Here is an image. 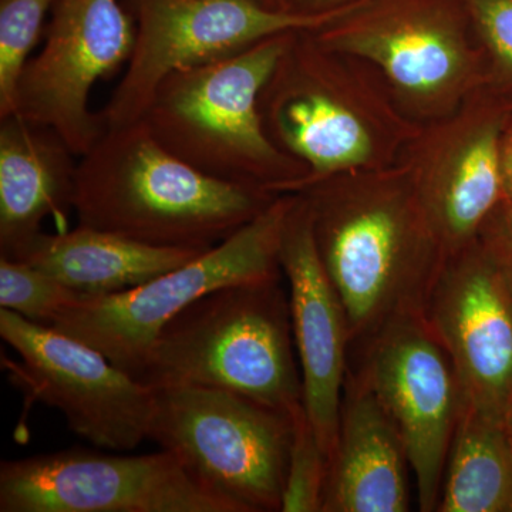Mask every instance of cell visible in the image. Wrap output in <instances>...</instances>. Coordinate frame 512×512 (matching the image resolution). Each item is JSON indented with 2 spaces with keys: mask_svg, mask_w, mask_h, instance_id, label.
Returning a JSON list of instances; mask_svg holds the SVG:
<instances>
[{
  "mask_svg": "<svg viewBox=\"0 0 512 512\" xmlns=\"http://www.w3.org/2000/svg\"><path fill=\"white\" fill-rule=\"evenodd\" d=\"M311 214L320 262L359 352L399 316L424 313L446 252L406 168L346 171L296 187Z\"/></svg>",
  "mask_w": 512,
  "mask_h": 512,
  "instance_id": "1",
  "label": "cell"
},
{
  "mask_svg": "<svg viewBox=\"0 0 512 512\" xmlns=\"http://www.w3.org/2000/svg\"><path fill=\"white\" fill-rule=\"evenodd\" d=\"M278 197L185 163L146 121L104 128L79 157L73 210L80 225L157 248L208 251Z\"/></svg>",
  "mask_w": 512,
  "mask_h": 512,
  "instance_id": "2",
  "label": "cell"
},
{
  "mask_svg": "<svg viewBox=\"0 0 512 512\" xmlns=\"http://www.w3.org/2000/svg\"><path fill=\"white\" fill-rule=\"evenodd\" d=\"M259 111L269 138L308 168L298 185L390 167L419 128L373 64L323 46L312 30L292 32Z\"/></svg>",
  "mask_w": 512,
  "mask_h": 512,
  "instance_id": "3",
  "label": "cell"
},
{
  "mask_svg": "<svg viewBox=\"0 0 512 512\" xmlns=\"http://www.w3.org/2000/svg\"><path fill=\"white\" fill-rule=\"evenodd\" d=\"M292 32L165 77L143 119L167 150L228 183L289 194L308 168L266 134L259 97Z\"/></svg>",
  "mask_w": 512,
  "mask_h": 512,
  "instance_id": "4",
  "label": "cell"
},
{
  "mask_svg": "<svg viewBox=\"0 0 512 512\" xmlns=\"http://www.w3.org/2000/svg\"><path fill=\"white\" fill-rule=\"evenodd\" d=\"M281 282H241L201 296L160 330L137 380L214 387L299 412L302 376Z\"/></svg>",
  "mask_w": 512,
  "mask_h": 512,
  "instance_id": "5",
  "label": "cell"
},
{
  "mask_svg": "<svg viewBox=\"0 0 512 512\" xmlns=\"http://www.w3.org/2000/svg\"><path fill=\"white\" fill-rule=\"evenodd\" d=\"M376 67L416 123L441 119L485 86V57L464 0H359L312 30Z\"/></svg>",
  "mask_w": 512,
  "mask_h": 512,
  "instance_id": "6",
  "label": "cell"
},
{
  "mask_svg": "<svg viewBox=\"0 0 512 512\" xmlns=\"http://www.w3.org/2000/svg\"><path fill=\"white\" fill-rule=\"evenodd\" d=\"M293 200V192L278 195L231 237L146 284L114 295H80L50 326L137 379L160 330L191 303L222 286L284 276L282 235Z\"/></svg>",
  "mask_w": 512,
  "mask_h": 512,
  "instance_id": "7",
  "label": "cell"
},
{
  "mask_svg": "<svg viewBox=\"0 0 512 512\" xmlns=\"http://www.w3.org/2000/svg\"><path fill=\"white\" fill-rule=\"evenodd\" d=\"M150 439L241 512L281 511L293 416L214 387H154Z\"/></svg>",
  "mask_w": 512,
  "mask_h": 512,
  "instance_id": "8",
  "label": "cell"
},
{
  "mask_svg": "<svg viewBox=\"0 0 512 512\" xmlns=\"http://www.w3.org/2000/svg\"><path fill=\"white\" fill-rule=\"evenodd\" d=\"M0 336L20 356L3 360L29 403L59 410L77 436L101 450L128 451L150 439L154 387L99 350L53 328L0 309Z\"/></svg>",
  "mask_w": 512,
  "mask_h": 512,
  "instance_id": "9",
  "label": "cell"
},
{
  "mask_svg": "<svg viewBox=\"0 0 512 512\" xmlns=\"http://www.w3.org/2000/svg\"><path fill=\"white\" fill-rule=\"evenodd\" d=\"M136 25L133 52L110 100L104 128L143 119L165 77L241 52L289 30H315L352 8L323 15L274 10L259 0H121Z\"/></svg>",
  "mask_w": 512,
  "mask_h": 512,
  "instance_id": "10",
  "label": "cell"
},
{
  "mask_svg": "<svg viewBox=\"0 0 512 512\" xmlns=\"http://www.w3.org/2000/svg\"><path fill=\"white\" fill-rule=\"evenodd\" d=\"M0 512H241L163 450L74 447L0 464Z\"/></svg>",
  "mask_w": 512,
  "mask_h": 512,
  "instance_id": "11",
  "label": "cell"
},
{
  "mask_svg": "<svg viewBox=\"0 0 512 512\" xmlns=\"http://www.w3.org/2000/svg\"><path fill=\"white\" fill-rule=\"evenodd\" d=\"M365 379L402 437L419 510L439 507L444 470L463 392L450 356L424 313L399 316L359 350Z\"/></svg>",
  "mask_w": 512,
  "mask_h": 512,
  "instance_id": "12",
  "label": "cell"
},
{
  "mask_svg": "<svg viewBox=\"0 0 512 512\" xmlns=\"http://www.w3.org/2000/svg\"><path fill=\"white\" fill-rule=\"evenodd\" d=\"M134 40L136 25L120 0H57L13 114L52 127L84 156L104 131L99 111L90 109L94 84L128 63Z\"/></svg>",
  "mask_w": 512,
  "mask_h": 512,
  "instance_id": "13",
  "label": "cell"
},
{
  "mask_svg": "<svg viewBox=\"0 0 512 512\" xmlns=\"http://www.w3.org/2000/svg\"><path fill=\"white\" fill-rule=\"evenodd\" d=\"M511 109L481 87L453 113L419 124L397 161L446 256L473 242L505 198L500 143Z\"/></svg>",
  "mask_w": 512,
  "mask_h": 512,
  "instance_id": "14",
  "label": "cell"
},
{
  "mask_svg": "<svg viewBox=\"0 0 512 512\" xmlns=\"http://www.w3.org/2000/svg\"><path fill=\"white\" fill-rule=\"evenodd\" d=\"M464 406L504 421L512 404V296L477 238L447 255L424 306Z\"/></svg>",
  "mask_w": 512,
  "mask_h": 512,
  "instance_id": "15",
  "label": "cell"
},
{
  "mask_svg": "<svg viewBox=\"0 0 512 512\" xmlns=\"http://www.w3.org/2000/svg\"><path fill=\"white\" fill-rule=\"evenodd\" d=\"M286 217L281 266L289 282L293 339L301 363L302 403L320 446L332 454L348 376V316L320 262L311 214L301 194Z\"/></svg>",
  "mask_w": 512,
  "mask_h": 512,
  "instance_id": "16",
  "label": "cell"
},
{
  "mask_svg": "<svg viewBox=\"0 0 512 512\" xmlns=\"http://www.w3.org/2000/svg\"><path fill=\"white\" fill-rule=\"evenodd\" d=\"M410 470L392 420L365 379L348 370L322 512H407Z\"/></svg>",
  "mask_w": 512,
  "mask_h": 512,
  "instance_id": "17",
  "label": "cell"
},
{
  "mask_svg": "<svg viewBox=\"0 0 512 512\" xmlns=\"http://www.w3.org/2000/svg\"><path fill=\"white\" fill-rule=\"evenodd\" d=\"M79 157L57 131L10 114L0 119V258L20 261L52 217L66 231Z\"/></svg>",
  "mask_w": 512,
  "mask_h": 512,
  "instance_id": "18",
  "label": "cell"
},
{
  "mask_svg": "<svg viewBox=\"0 0 512 512\" xmlns=\"http://www.w3.org/2000/svg\"><path fill=\"white\" fill-rule=\"evenodd\" d=\"M200 254L150 247L79 224L72 231L42 232L20 261L53 276L79 295L106 296L146 284Z\"/></svg>",
  "mask_w": 512,
  "mask_h": 512,
  "instance_id": "19",
  "label": "cell"
},
{
  "mask_svg": "<svg viewBox=\"0 0 512 512\" xmlns=\"http://www.w3.org/2000/svg\"><path fill=\"white\" fill-rule=\"evenodd\" d=\"M437 511L512 512V443L504 421L463 404Z\"/></svg>",
  "mask_w": 512,
  "mask_h": 512,
  "instance_id": "20",
  "label": "cell"
},
{
  "mask_svg": "<svg viewBox=\"0 0 512 512\" xmlns=\"http://www.w3.org/2000/svg\"><path fill=\"white\" fill-rule=\"evenodd\" d=\"M57 0H0V119L15 113L20 79Z\"/></svg>",
  "mask_w": 512,
  "mask_h": 512,
  "instance_id": "21",
  "label": "cell"
},
{
  "mask_svg": "<svg viewBox=\"0 0 512 512\" xmlns=\"http://www.w3.org/2000/svg\"><path fill=\"white\" fill-rule=\"evenodd\" d=\"M329 457L320 446L305 409L293 416V437L281 512H322Z\"/></svg>",
  "mask_w": 512,
  "mask_h": 512,
  "instance_id": "22",
  "label": "cell"
},
{
  "mask_svg": "<svg viewBox=\"0 0 512 512\" xmlns=\"http://www.w3.org/2000/svg\"><path fill=\"white\" fill-rule=\"evenodd\" d=\"M79 293L28 262L0 258V306L50 326Z\"/></svg>",
  "mask_w": 512,
  "mask_h": 512,
  "instance_id": "23",
  "label": "cell"
},
{
  "mask_svg": "<svg viewBox=\"0 0 512 512\" xmlns=\"http://www.w3.org/2000/svg\"><path fill=\"white\" fill-rule=\"evenodd\" d=\"M485 57V86L512 107V0H464Z\"/></svg>",
  "mask_w": 512,
  "mask_h": 512,
  "instance_id": "24",
  "label": "cell"
},
{
  "mask_svg": "<svg viewBox=\"0 0 512 512\" xmlns=\"http://www.w3.org/2000/svg\"><path fill=\"white\" fill-rule=\"evenodd\" d=\"M485 254L493 262L512 296V202L504 200L488 215L478 231Z\"/></svg>",
  "mask_w": 512,
  "mask_h": 512,
  "instance_id": "25",
  "label": "cell"
},
{
  "mask_svg": "<svg viewBox=\"0 0 512 512\" xmlns=\"http://www.w3.org/2000/svg\"><path fill=\"white\" fill-rule=\"evenodd\" d=\"M500 161L505 200L512 202V109L508 113L501 134Z\"/></svg>",
  "mask_w": 512,
  "mask_h": 512,
  "instance_id": "26",
  "label": "cell"
},
{
  "mask_svg": "<svg viewBox=\"0 0 512 512\" xmlns=\"http://www.w3.org/2000/svg\"><path fill=\"white\" fill-rule=\"evenodd\" d=\"M289 10L302 15H323L352 5L357 0H285Z\"/></svg>",
  "mask_w": 512,
  "mask_h": 512,
  "instance_id": "27",
  "label": "cell"
},
{
  "mask_svg": "<svg viewBox=\"0 0 512 512\" xmlns=\"http://www.w3.org/2000/svg\"><path fill=\"white\" fill-rule=\"evenodd\" d=\"M259 2L264 3L265 6L274 10H289L285 0H259Z\"/></svg>",
  "mask_w": 512,
  "mask_h": 512,
  "instance_id": "28",
  "label": "cell"
},
{
  "mask_svg": "<svg viewBox=\"0 0 512 512\" xmlns=\"http://www.w3.org/2000/svg\"><path fill=\"white\" fill-rule=\"evenodd\" d=\"M505 429H507L508 436H510V440L512 443V404L510 409H508L507 414H505Z\"/></svg>",
  "mask_w": 512,
  "mask_h": 512,
  "instance_id": "29",
  "label": "cell"
}]
</instances>
